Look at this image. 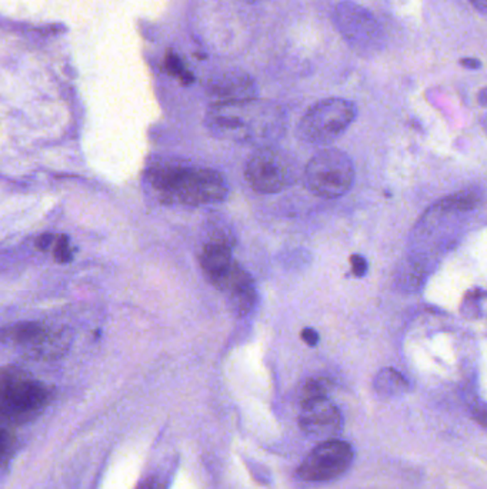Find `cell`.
Masks as SVG:
<instances>
[{"label": "cell", "instance_id": "ffe728a7", "mask_svg": "<svg viewBox=\"0 0 487 489\" xmlns=\"http://www.w3.org/2000/svg\"><path fill=\"white\" fill-rule=\"evenodd\" d=\"M302 340L308 343L309 346H316L319 342V333L312 328H306L302 331Z\"/></svg>", "mask_w": 487, "mask_h": 489}, {"label": "cell", "instance_id": "30bf717a", "mask_svg": "<svg viewBox=\"0 0 487 489\" xmlns=\"http://www.w3.org/2000/svg\"><path fill=\"white\" fill-rule=\"evenodd\" d=\"M299 425L303 433L318 440H335L343 426V418L335 403L325 396L302 401Z\"/></svg>", "mask_w": 487, "mask_h": 489}, {"label": "cell", "instance_id": "4fadbf2b", "mask_svg": "<svg viewBox=\"0 0 487 489\" xmlns=\"http://www.w3.org/2000/svg\"><path fill=\"white\" fill-rule=\"evenodd\" d=\"M230 248H232L230 243L219 242V240H210L203 248L200 265H202L206 277L209 278L213 285L219 282L226 273L229 272L236 265Z\"/></svg>", "mask_w": 487, "mask_h": 489}, {"label": "cell", "instance_id": "d6986e66", "mask_svg": "<svg viewBox=\"0 0 487 489\" xmlns=\"http://www.w3.org/2000/svg\"><path fill=\"white\" fill-rule=\"evenodd\" d=\"M54 242H56V238L52 235V233H45V235H42V237L37 238L36 240V247L37 250H49L52 245H54Z\"/></svg>", "mask_w": 487, "mask_h": 489}, {"label": "cell", "instance_id": "9a60e30c", "mask_svg": "<svg viewBox=\"0 0 487 489\" xmlns=\"http://www.w3.org/2000/svg\"><path fill=\"white\" fill-rule=\"evenodd\" d=\"M479 202V195L474 190H464L456 193L453 197L446 198L441 202V208L446 210H471Z\"/></svg>", "mask_w": 487, "mask_h": 489}, {"label": "cell", "instance_id": "9c48e42d", "mask_svg": "<svg viewBox=\"0 0 487 489\" xmlns=\"http://www.w3.org/2000/svg\"><path fill=\"white\" fill-rule=\"evenodd\" d=\"M245 175L256 192L273 195L288 187L290 168L282 152L273 148H262L248 160Z\"/></svg>", "mask_w": 487, "mask_h": 489}, {"label": "cell", "instance_id": "52a82bcc", "mask_svg": "<svg viewBox=\"0 0 487 489\" xmlns=\"http://www.w3.org/2000/svg\"><path fill=\"white\" fill-rule=\"evenodd\" d=\"M355 453L350 443L345 441H323L312 453L306 456L299 466L298 475L305 481L325 483L336 480L350 468Z\"/></svg>", "mask_w": 487, "mask_h": 489}, {"label": "cell", "instance_id": "7a4b0ae2", "mask_svg": "<svg viewBox=\"0 0 487 489\" xmlns=\"http://www.w3.org/2000/svg\"><path fill=\"white\" fill-rule=\"evenodd\" d=\"M149 178L163 202L190 207L222 202L229 190L222 173L210 168L165 163L153 168Z\"/></svg>", "mask_w": 487, "mask_h": 489}, {"label": "cell", "instance_id": "3957f363", "mask_svg": "<svg viewBox=\"0 0 487 489\" xmlns=\"http://www.w3.org/2000/svg\"><path fill=\"white\" fill-rule=\"evenodd\" d=\"M50 401L46 385L19 368H5L0 388V411L4 425L30 423L44 413Z\"/></svg>", "mask_w": 487, "mask_h": 489}, {"label": "cell", "instance_id": "7402d4cb", "mask_svg": "<svg viewBox=\"0 0 487 489\" xmlns=\"http://www.w3.org/2000/svg\"><path fill=\"white\" fill-rule=\"evenodd\" d=\"M474 7H478L482 12H487V0H471Z\"/></svg>", "mask_w": 487, "mask_h": 489}, {"label": "cell", "instance_id": "44dd1931", "mask_svg": "<svg viewBox=\"0 0 487 489\" xmlns=\"http://www.w3.org/2000/svg\"><path fill=\"white\" fill-rule=\"evenodd\" d=\"M461 64L468 69H479L482 66L481 60L474 59V57H466V59L462 60Z\"/></svg>", "mask_w": 487, "mask_h": 489}, {"label": "cell", "instance_id": "277c9868", "mask_svg": "<svg viewBox=\"0 0 487 489\" xmlns=\"http://www.w3.org/2000/svg\"><path fill=\"white\" fill-rule=\"evenodd\" d=\"M356 117V107L346 99L320 100L306 112L298 127L303 142L328 145L345 134Z\"/></svg>", "mask_w": 487, "mask_h": 489}, {"label": "cell", "instance_id": "6da1fadb", "mask_svg": "<svg viewBox=\"0 0 487 489\" xmlns=\"http://www.w3.org/2000/svg\"><path fill=\"white\" fill-rule=\"evenodd\" d=\"M206 127L219 139L252 144L275 138L282 130L283 114L275 105L258 99L213 105Z\"/></svg>", "mask_w": 487, "mask_h": 489}, {"label": "cell", "instance_id": "2e32d148", "mask_svg": "<svg viewBox=\"0 0 487 489\" xmlns=\"http://www.w3.org/2000/svg\"><path fill=\"white\" fill-rule=\"evenodd\" d=\"M166 67H167V70H169L170 74L179 77V79L182 80L183 85L192 84V75H190L189 72L185 69V66H183L179 57L176 56L175 54L167 55V57H166Z\"/></svg>", "mask_w": 487, "mask_h": 489}, {"label": "cell", "instance_id": "603a6c76", "mask_svg": "<svg viewBox=\"0 0 487 489\" xmlns=\"http://www.w3.org/2000/svg\"><path fill=\"white\" fill-rule=\"evenodd\" d=\"M479 100H481L482 105H487V89L482 90Z\"/></svg>", "mask_w": 487, "mask_h": 489}, {"label": "cell", "instance_id": "e0dca14e", "mask_svg": "<svg viewBox=\"0 0 487 489\" xmlns=\"http://www.w3.org/2000/svg\"><path fill=\"white\" fill-rule=\"evenodd\" d=\"M55 260L57 263H67L72 260V252H70L69 238L60 235L55 242Z\"/></svg>", "mask_w": 487, "mask_h": 489}, {"label": "cell", "instance_id": "8992f818", "mask_svg": "<svg viewBox=\"0 0 487 489\" xmlns=\"http://www.w3.org/2000/svg\"><path fill=\"white\" fill-rule=\"evenodd\" d=\"M335 25L351 49L360 55L378 52L383 45V32L378 20L365 7L343 2L335 9Z\"/></svg>", "mask_w": 487, "mask_h": 489}, {"label": "cell", "instance_id": "8fae6325", "mask_svg": "<svg viewBox=\"0 0 487 489\" xmlns=\"http://www.w3.org/2000/svg\"><path fill=\"white\" fill-rule=\"evenodd\" d=\"M208 94L213 105L239 104L256 99L258 87L255 80L245 72L232 70L213 77L208 87Z\"/></svg>", "mask_w": 487, "mask_h": 489}, {"label": "cell", "instance_id": "ac0fdd59", "mask_svg": "<svg viewBox=\"0 0 487 489\" xmlns=\"http://www.w3.org/2000/svg\"><path fill=\"white\" fill-rule=\"evenodd\" d=\"M351 270L355 273L356 277L361 278L365 277L366 272H368V260L365 258L360 257V255H353L350 258Z\"/></svg>", "mask_w": 487, "mask_h": 489}, {"label": "cell", "instance_id": "cb8c5ba5", "mask_svg": "<svg viewBox=\"0 0 487 489\" xmlns=\"http://www.w3.org/2000/svg\"><path fill=\"white\" fill-rule=\"evenodd\" d=\"M249 2H259V0H249Z\"/></svg>", "mask_w": 487, "mask_h": 489}, {"label": "cell", "instance_id": "7c38bea8", "mask_svg": "<svg viewBox=\"0 0 487 489\" xmlns=\"http://www.w3.org/2000/svg\"><path fill=\"white\" fill-rule=\"evenodd\" d=\"M225 293L230 307L240 317L252 312L256 303V290L252 278L238 263L215 285Z\"/></svg>", "mask_w": 487, "mask_h": 489}, {"label": "cell", "instance_id": "5bb4252c", "mask_svg": "<svg viewBox=\"0 0 487 489\" xmlns=\"http://www.w3.org/2000/svg\"><path fill=\"white\" fill-rule=\"evenodd\" d=\"M375 390L383 398H395L408 391V382L398 371L386 368L376 375Z\"/></svg>", "mask_w": 487, "mask_h": 489}, {"label": "cell", "instance_id": "5b68a950", "mask_svg": "<svg viewBox=\"0 0 487 489\" xmlns=\"http://www.w3.org/2000/svg\"><path fill=\"white\" fill-rule=\"evenodd\" d=\"M305 179L316 197L336 199L350 190L355 180V167L341 150H320L309 160Z\"/></svg>", "mask_w": 487, "mask_h": 489}, {"label": "cell", "instance_id": "ba28073f", "mask_svg": "<svg viewBox=\"0 0 487 489\" xmlns=\"http://www.w3.org/2000/svg\"><path fill=\"white\" fill-rule=\"evenodd\" d=\"M9 336L15 345L36 360L59 358L69 346V336L64 331L52 330L37 322L17 323L10 330Z\"/></svg>", "mask_w": 487, "mask_h": 489}]
</instances>
